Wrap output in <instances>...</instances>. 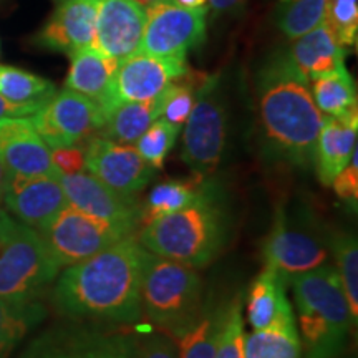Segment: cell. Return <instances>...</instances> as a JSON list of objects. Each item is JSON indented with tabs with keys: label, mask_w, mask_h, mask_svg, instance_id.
Returning <instances> with one entry per match:
<instances>
[{
	"label": "cell",
	"mask_w": 358,
	"mask_h": 358,
	"mask_svg": "<svg viewBox=\"0 0 358 358\" xmlns=\"http://www.w3.org/2000/svg\"><path fill=\"white\" fill-rule=\"evenodd\" d=\"M179 133H181L179 124H173L164 118H158L138 138L134 148L150 166L161 169L164 159L168 158V155L171 153L174 145H176Z\"/></svg>",
	"instance_id": "cell-34"
},
{
	"label": "cell",
	"mask_w": 358,
	"mask_h": 358,
	"mask_svg": "<svg viewBox=\"0 0 358 358\" xmlns=\"http://www.w3.org/2000/svg\"><path fill=\"white\" fill-rule=\"evenodd\" d=\"M136 338L129 327L65 319L30 340L17 358H134Z\"/></svg>",
	"instance_id": "cell-9"
},
{
	"label": "cell",
	"mask_w": 358,
	"mask_h": 358,
	"mask_svg": "<svg viewBox=\"0 0 358 358\" xmlns=\"http://www.w3.org/2000/svg\"><path fill=\"white\" fill-rule=\"evenodd\" d=\"M330 236L325 222L307 204L279 206L268 234L262 243L266 268L285 282L303 272L329 264L332 259Z\"/></svg>",
	"instance_id": "cell-7"
},
{
	"label": "cell",
	"mask_w": 358,
	"mask_h": 358,
	"mask_svg": "<svg viewBox=\"0 0 358 358\" xmlns=\"http://www.w3.org/2000/svg\"><path fill=\"white\" fill-rule=\"evenodd\" d=\"M327 3L329 0H279L277 25L285 37L299 38L324 22Z\"/></svg>",
	"instance_id": "cell-32"
},
{
	"label": "cell",
	"mask_w": 358,
	"mask_h": 358,
	"mask_svg": "<svg viewBox=\"0 0 358 358\" xmlns=\"http://www.w3.org/2000/svg\"><path fill=\"white\" fill-rule=\"evenodd\" d=\"M145 27L146 6L136 0H96L93 47L118 60L136 55Z\"/></svg>",
	"instance_id": "cell-16"
},
{
	"label": "cell",
	"mask_w": 358,
	"mask_h": 358,
	"mask_svg": "<svg viewBox=\"0 0 358 358\" xmlns=\"http://www.w3.org/2000/svg\"><path fill=\"white\" fill-rule=\"evenodd\" d=\"M60 271L40 232L0 209V299L42 301Z\"/></svg>",
	"instance_id": "cell-5"
},
{
	"label": "cell",
	"mask_w": 358,
	"mask_h": 358,
	"mask_svg": "<svg viewBox=\"0 0 358 358\" xmlns=\"http://www.w3.org/2000/svg\"><path fill=\"white\" fill-rule=\"evenodd\" d=\"M244 327L243 295H237L226 307H222L214 358H244Z\"/></svg>",
	"instance_id": "cell-33"
},
{
	"label": "cell",
	"mask_w": 358,
	"mask_h": 358,
	"mask_svg": "<svg viewBox=\"0 0 358 358\" xmlns=\"http://www.w3.org/2000/svg\"><path fill=\"white\" fill-rule=\"evenodd\" d=\"M196 92L191 85L174 82L164 90V105L163 115L166 122L182 127L189 116L192 105H194Z\"/></svg>",
	"instance_id": "cell-36"
},
{
	"label": "cell",
	"mask_w": 358,
	"mask_h": 358,
	"mask_svg": "<svg viewBox=\"0 0 358 358\" xmlns=\"http://www.w3.org/2000/svg\"><path fill=\"white\" fill-rule=\"evenodd\" d=\"M70 206L88 216L134 232L140 227L141 204L136 198L120 194L90 173L62 174L58 178Z\"/></svg>",
	"instance_id": "cell-15"
},
{
	"label": "cell",
	"mask_w": 358,
	"mask_h": 358,
	"mask_svg": "<svg viewBox=\"0 0 358 358\" xmlns=\"http://www.w3.org/2000/svg\"><path fill=\"white\" fill-rule=\"evenodd\" d=\"M187 73L189 66L186 64V57H153L136 53L123 58L100 106L106 115L122 103L151 100Z\"/></svg>",
	"instance_id": "cell-11"
},
{
	"label": "cell",
	"mask_w": 358,
	"mask_h": 358,
	"mask_svg": "<svg viewBox=\"0 0 358 358\" xmlns=\"http://www.w3.org/2000/svg\"><path fill=\"white\" fill-rule=\"evenodd\" d=\"M310 80L294 64L289 52H272L254 77L259 145L271 166L308 169L324 113L313 101Z\"/></svg>",
	"instance_id": "cell-2"
},
{
	"label": "cell",
	"mask_w": 358,
	"mask_h": 358,
	"mask_svg": "<svg viewBox=\"0 0 358 358\" xmlns=\"http://www.w3.org/2000/svg\"><path fill=\"white\" fill-rule=\"evenodd\" d=\"M50 80L15 66L0 65V95L13 103L43 106L55 95Z\"/></svg>",
	"instance_id": "cell-30"
},
{
	"label": "cell",
	"mask_w": 358,
	"mask_h": 358,
	"mask_svg": "<svg viewBox=\"0 0 358 358\" xmlns=\"http://www.w3.org/2000/svg\"><path fill=\"white\" fill-rule=\"evenodd\" d=\"M289 55L308 80H315L345 66L347 52L324 20L295 38Z\"/></svg>",
	"instance_id": "cell-21"
},
{
	"label": "cell",
	"mask_w": 358,
	"mask_h": 358,
	"mask_svg": "<svg viewBox=\"0 0 358 358\" xmlns=\"http://www.w3.org/2000/svg\"><path fill=\"white\" fill-rule=\"evenodd\" d=\"M337 198L348 208L357 211L358 204V151H353L350 163L340 171L332 181Z\"/></svg>",
	"instance_id": "cell-38"
},
{
	"label": "cell",
	"mask_w": 358,
	"mask_h": 358,
	"mask_svg": "<svg viewBox=\"0 0 358 358\" xmlns=\"http://www.w3.org/2000/svg\"><path fill=\"white\" fill-rule=\"evenodd\" d=\"M324 20L343 47L357 43L358 0H329Z\"/></svg>",
	"instance_id": "cell-35"
},
{
	"label": "cell",
	"mask_w": 358,
	"mask_h": 358,
	"mask_svg": "<svg viewBox=\"0 0 358 358\" xmlns=\"http://www.w3.org/2000/svg\"><path fill=\"white\" fill-rule=\"evenodd\" d=\"M0 163L7 176H62L30 116L0 120Z\"/></svg>",
	"instance_id": "cell-17"
},
{
	"label": "cell",
	"mask_w": 358,
	"mask_h": 358,
	"mask_svg": "<svg viewBox=\"0 0 358 358\" xmlns=\"http://www.w3.org/2000/svg\"><path fill=\"white\" fill-rule=\"evenodd\" d=\"M285 287L287 282L271 268H264L254 279L245 303L248 322L252 330L295 322V313L285 294Z\"/></svg>",
	"instance_id": "cell-22"
},
{
	"label": "cell",
	"mask_w": 358,
	"mask_h": 358,
	"mask_svg": "<svg viewBox=\"0 0 358 358\" xmlns=\"http://www.w3.org/2000/svg\"><path fill=\"white\" fill-rule=\"evenodd\" d=\"M173 6L178 7H186V8H194V7H203L208 0H169Z\"/></svg>",
	"instance_id": "cell-42"
},
{
	"label": "cell",
	"mask_w": 358,
	"mask_h": 358,
	"mask_svg": "<svg viewBox=\"0 0 358 358\" xmlns=\"http://www.w3.org/2000/svg\"><path fill=\"white\" fill-rule=\"evenodd\" d=\"M244 358H302L297 320L254 330L245 337Z\"/></svg>",
	"instance_id": "cell-28"
},
{
	"label": "cell",
	"mask_w": 358,
	"mask_h": 358,
	"mask_svg": "<svg viewBox=\"0 0 358 358\" xmlns=\"http://www.w3.org/2000/svg\"><path fill=\"white\" fill-rule=\"evenodd\" d=\"M312 96L320 113L327 116L348 118L352 115H358L355 82L348 73L347 66L313 80Z\"/></svg>",
	"instance_id": "cell-26"
},
{
	"label": "cell",
	"mask_w": 358,
	"mask_h": 358,
	"mask_svg": "<svg viewBox=\"0 0 358 358\" xmlns=\"http://www.w3.org/2000/svg\"><path fill=\"white\" fill-rule=\"evenodd\" d=\"M208 2L214 13H226L236 12L237 8L244 6L245 0H208Z\"/></svg>",
	"instance_id": "cell-41"
},
{
	"label": "cell",
	"mask_w": 358,
	"mask_h": 358,
	"mask_svg": "<svg viewBox=\"0 0 358 358\" xmlns=\"http://www.w3.org/2000/svg\"><path fill=\"white\" fill-rule=\"evenodd\" d=\"M206 8L158 2L146 6V27L138 53L153 57H186L206 37Z\"/></svg>",
	"instance_id": "cell-13"
},
{
	"label": "cell",
	"mask_w": 358,
	"mask_h": 358,
	"mask_svg": "<svg viewBox=\"0 0 358 358\" xmlns=\"http://www.w3.org/2000/svg\"><path fill=\"white\" fill-rule=\"evenodd\" d=\"M134 358H179L178 340L163 330L140 334Z\"/></svg>",
	"instance_id": "cell-37"
},
{
	"label": "cell",
	"mask_w": 358,
	"mask_h": 358,
	"mask_svg": "<svg viewBox=\"0 0 358 358\" xmlns=\"http://www.w3.org/2000/svg\"><path fill=\"white\" fill-rule=\"evenodd\" d=\"M47 317L42 301L15 302L0 299V358H8L17 345Z\"/></svg>",
	"instance_id": "cell-25"
},
{
	"label": "cell",
	"mask_w": 358,
	"mask_h": 358,
	"mask_svg": "<svg viewBox=\"0 0 358 358\" xmlns=\"http://www.w3.org/2000/svg\"><path fill=\"white\" fill-rule=\"evenodd\" d=\"M85 169L120 194L136 198L155 176L156 169L146 163L133 145L93 136L85 146Z\"/></svg>",
	"instance_id": "cell-14"
},
{
	"label": "cell",
	"mask_w": 358,
	"mask_h": 358,
	"mask_svg": "<svg viewBox=\"0 0 358 358\" xmlns=\"http://www.w3.org/2000/svg\"><path fill=\"white\" fill-rule=\"evenodd\" d=\"M70 70L65 88L95 100L98 105L106 95L113 73L118 69V58L103 55L95 47H85L70 53Z\"/></svg>",
	"instance_id": "cell-23"
},
{
	"label": "cell",
	"mask_w": 358,
	"mask_h": 358,
	"mask_svg": "<svg viewBox=\"0 0 358 358\" xmlns=\"http://www.w3.org/2000/svg\"><path fill=\"white\" fill-rule=\"evenodd\" d=\"M6 186H7V173L3 169L2 163H0V204L3 203V194H6Z\"/></svg>",
	"instance_id": "cell-43"
},
{
	"label": "cell",
	"mask_w": 358,
	"mask_h": 358,
	"mask_svg": "<svg viewBox=\"0 0 358 358\" xmlns=\"http://www.w3.org/2000/svg\"><path fill=\"white\" fill-rule=\"evenodd\" d=\"M201 186H203V181L194 178L166 179V181L158 182L150 191L145 204L141 206L140 226L186 208L199 194Z\"/></svg>",
	"instance_id": "cell-27"
},
{
	"label": "cell",
	"mask_w": 358,
	"mask_h": 358,
	"mask_svg": "<svg viewBox=\"0 0 358 358\" xmlns=\"http://www.w3.org/2000/svg\"><path fill=\"white\" fill-rule=\"evenodd\" d=\"M227 96L219 75L204 77L182 131V163L198 181L211 178L222 164L227 148Z\"/></svg>",
	"instance_id": "cell-8"
},
{
	"label": "cell",
	"mask_w": 358,
	"mask_h": 358,
	"mask_svg": "<svg viewBox=\"0 0 358 358\" xmlns=\"http://www.w3.org/2000/svg\"><path fill=\"white\" fill-rule=\"evenodd\" d=\"M330 250L335 259V271L342 282L352 320H358V244L357 234L350 231H332Z\"/></svg>",
	"instance_id": "cell-31"
},
{
	"label": "cell",
	"mask_w": 358,
	"mask_h": 358,
	"mask_svg": "<svg viewBox=\"0 0 358 358\" xmlns=\"http://www.w3.org/2000/svg\"><path fill=\"white\" fill-rule=\"evenodd\" d=\"M136 2L143 3V6H151V3H158V2H166V3H171L169 0H136Z\"/></svg>",
	"instance_id": "cell-44"
},
{
	"label": "cell",
	"mask_w": 358,
	"mask_h": 358,
	"mask_svg": "<svg viewBox=\"0 0 358 358\" xmlns=\"http://www.w3.org/2000/svg\"><path fill=\"white\" fill-rule=\"evenodd\" d=\"M148 250L129 234L95 256L64 267L50 302L64 319L133 327L141 320V282Z\"/></svg>",
	"instance_id": "cell-1"
},
{
	"label": "cell",
	"mask_w": 358,
	"mask_h": 358,
	"mask_svg": "<svg viewBox=\"0 0 358 358\" xmlns=\"http://www.w3.org/2000/svg\"><path fill=\"white\" fill-rule=\"evenodd\" d=\"M163 105L164 92L151 100L122 103L105 115L100 136L123 145H134L153 122L161 118Z\"/></svg>",
	"instance_id": "cell-24"
},
{
	"label": "cell",
	"mask_w": 358,
	"mask_h": 358,
	"mask_svg": "<svg viewBox=\"0 0 358 358\" xmlns=\"http://www.w3.org/2000/svg\"><path fill=\"white\" fill-rule=\"evenodd\" d=\"M129 234L134 232L88 216L70 204L40 231L48 250L62 268L95 256Z\"/></svg>",
	"instance_id": "cell-10"
},
{
	"label": "cell",
	"mask_w": 358,
	"mask_h": 358,
	"mask_svg": "<svg viewBox=\"0 0 358 358\" xmlns=\"http://www.w3.org/2000/svg\"><path fill=\"white\" fill-rule=\"evenodd\" d=\"M42 108L35 105H22V103H13L0 95V120L3 118H17V116H32Z\"/></svg>",
	"instance_id": "cell-40"
},
{
	"label": "cell",
	"mask_w": 358,
	"mask_h": 358,
	"mask_svg": "<svg viewBox=\"0 0 358 358\" xmlns=\"http://www.w3.org/2000/svg\"><path fill=\"white\" fill-rule=\"evenodd\" d=\"M52 159L60 174H77L85 171V148L78 145L53 148Z\"/></svg>",
	"instance_id": "cell-39"
},
{
	"label": "cell",
	"mask_w": 358,
	"mask_h": 358,
	"mask_svg": "<svg viewBox=\"0 0 358 358\" xmlns=\"http://www.w3.org/2000/svg\"><path fill=\"white\" fill-rule=\"evenodd\" d=\"M358 115L348 118L325 116L315 146V168L319 181L324 186H332L335 176L350 163L357 150Z\"/></svg>",
	"instance_id": "cell-20"
},
{
	"label": "cell",
	"mask_w": 358,
	"mask_h": 358,
	"mask_svg": "<svg viewBox=\"0 0 358 358\" xmlns=\"http://www.w3.org/2000/svg\"><path fill=\"white\" fill-rule=\"evenodd\" d=\"M232 232V214L221 186L208 178L191 204L141 226L138 241L148 252L194 268L219 257Z\"/></svg>",
	"instance_id": "cell-3"
},
{
	"label": "cell",
	"mask_w": 358,
	"mask_h": 358,
	"mask_svg": "<svg viewBox=\"0 0 358 358\" xmlns=\"http://www.w3.org/2000/svg\"><path fill=\"white\" fill-rule=\"evenodd\" d=\"M40 138L53 148L73 146L100 133L105 111L95 100L64 88L30 116Z\"/></svg>",
	"instance_id": "cell-12"
},
{
	"label": "cell",
	"mask_w": 358,
	"mask_h": 358,
	"mask_svg": "<svg viewBox=\"0 0 358 358\" xmlns=\"http://www.w3.org/2000/svg\"><path fill=\"white\" fill-rule=\"evenodd\" d=\"M7 213L35 231H42L69 204L58 178L7 176L3 194Z\"/></svg>",
	"instance_id": "cell-18"
},
{
	"label": "cell",
	"mask_w": 358,
	"mask_h": 358,
	"mask_svg": "<svg viewBox=\"0 0 358 358\" xmlns=\"http://www.w3.org/2000/svg\"><path fill=\"white\" fill-rule=\"evenodd\" d=\"M222 307H201L196 319L178 335L179 358H214Z\"/></svg>",
	"instance_id": "cell-29"
},
{
	"label": "cell",
	"mask_w": 358,
	"mask_h": 358,
	"mask_svg": "<svg viewBox=\"0 0 358 358\" xmlns=\"http://www.w3.org/2000/svg\"><path fill=\"white\" fill-rule=\"evenodd\" d=\"M96 0H57L55 10L35 37L38 47L73 53L95 42Z\"/></svg>",
	"instance_id": "cell-19"
},
{
	"label": "cell",
	"mask_w": 358,
	"mask_h": 358,
	"mask_svg": "<svg viewBox=\"0 0 358 358\" xmlns=\"http://www.w3.org/2000/svg\"><path fill=\"white\" fill-rule=\"evenodd\" d=\"M289 282L303 358H338L355 322L334 264H324Z\"/></svg>",
	"instance_id": "cell-4"
},
{
	"label": "cell",
	"mask_w": 358,
	"mask_h": 358,
	"mask_svg": "<svg viewBox=\"0 0 358 358\" xmlns=\"http://www.w3.org/2000/svg\"><path fill=\"white\" fill-rule=\"evenodd\" d=\"M203 307V279L194 267L148 252L141 282V310L150 324L174 338Z\"/></svg>",
	"instance_id": "cell-6"
}]
</instances>
